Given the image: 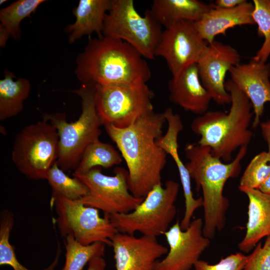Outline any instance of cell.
I'll return each instance as SVG.
<instances>
[{
	"mask_svg": "<svg viewBox=\"0 0 270 270\" xmlns=\"http://www.w3.org/2000/svg\"><path fill=\"white\" fill-rule=\"evenodd\" d=\"M166 122L164 112L153 111L124 128L104 125L126 162L129 190L136 198H144L154 186L162 184L161 174L168 154L157 140Z\"/></svg>",
	"mask_w": 270,
	"mask_h": 270,
	"instance_id": "cell-1",
	"label": "cell"
},
{
	"mask_svg": "<svg viewBox=\"0 0 270 270\" xmlns=\"http://www.w3.org/2000/svg\"><path fill=\"white\" fill-rule=\"evenodd\" d=\"M247 152L248 146H242L232 162L224 163L212 154L208 147L190 143L184 148L188 160L186 166L196 191L201 190L202 193L203 234L210 240L225 226L230 203L224 194V187L228 179L239 175Z\"/></svg>",
	"mask_w": 270,
	"mask_h": 270,
	"instance_id": "cell-2",
	"label": "cell"
},
{
	"mask_svg": "<svg viewBox=\"0 0 270 270\" xmlns=\"http://www.w3.org/2000/svg\"><path fill=\"white\" fill-rule=\"evenodd\" d=\"M76 63L75 73L81 84L146 83L152 76L145 58L134 48L108 36L89 38Z\"/></svg>",
	"mask_w": 270,
	"mask_h": 270,
	"instance_id": "cell-3",
	"label": "cell"
},
{
	"mask_svg": "<svg viewBox=\"0 0 270 270\" xmlns=\"http://www.w3.org/2000/svg\"><path fill=\"white\" fill-rule=\"evenodd\" d=\"M225 86L231 97L229 112L208 110L194 118L190 128L200 136L198 144L208 147L214 156L229 162L237 149L250 142L252 132L249 128L254 112L249 99L230 80Z\"/></svg>",
	"mask_w": 270,
	"mask_h": 270,
	"instance_id": "cell-4",
	"label": "cell"
},
{
	"mask_svg": "<svg viewBox=\"0 0 270 270\" xmlns=\"http://www.w3.org/2000/svg\"><path fill=\"white\" fill-rule=\"evenodd\" d=\"M72 92L81 98L82 112L74 122L63 113L45 114L43 120L56 128L59 138L56 164L64 172L75 170L86 147L99 140L102 122L96 106V84H81Z\"/></svg>",
	"mask_w": 270,
	"mask_h": 270,
	"instance_id": "cell-5",
	"label": "cell"
},
{
	"mask_svg": "<svg viewBox=\"0 0 270 270\" xmlns=\"http://www.w3.org/2000/svg\"><path fill=\"white\" fill-rule=\"evenodd\" d=\"M179 184L172 180L154 186L132 211L126 214H104L118 232L157 237L164 234L176 214L175 204Z\"/></svg>",
	"mask_w": 270,
	"mask_h": 270,
	"instance_id": "cell-6",
	"label": "cell"
},
{
	"mask_svg": "<svg viewBox=\"0 0 270 270\" xmlns=\"http://www.w3.org/2000/svg\"><path fill=\"white\" fill-rule=\"evenodd\" d=\"M162 32L150 10L142 16L136 9L133 0H112L102 34L126 42L144 58L152 60Z\"/></svg>",
	"mask_w": 270,
	"mask_h": 270,
	"instance_id": "cell-7",
	"label": "cell"
},
{
	"mask_svg": "<svg viewBox=\"0 0 270 270\" xmlns=\"http://www.w3.org/2000/svg\"><path fill=\"white\" fill-rule=\"evenodd\" d=\"M58 135L55 127L44 120L28 125L16 135L12 159L17 169L30 179H46L56 162Z\"/></svg>",
	"mask_w": 270,
	"mask_h": 270,
	"instance_id": "cell-8",
	"label": "cell"
},
{
	"mask_svg": "<svg viewBox=\"0 0 270 270\" xmlns=\"http://www.w3.org/2000/svg\"><path fill=\"white\" fill-rule=\"evenodd\" d=\"M96 106L103 125L128 127L154 111V93L146 83L96 84Z\"/></svg>",
	"mask_w": 270,
	"mask_h": 270,
	"instance_id": "cell-9",
	"label": "cell"
},
{
	"mask_svg": "<svg viewBox=\"0 0 270 270\" xmlns=\"http://www.w3.org/2000/svg\"><path fill=\"white\" fill-rule=\"evenodd\" d=\"M51 204L54 208L56 220L62 237L72 236L78 242L88 246L100 242L110 246L118 232L108 216H100L99 210L84 205L80 200H71L52 194Z\"/></svg>",
	"mask_w": 270,
	"mask_h": 270,
	"instance_id": "cell-10",
	"label": "cell"
},
{
	"mask_svg": "<svg viewBox=\"0 0 270 270\" xmlns=\"http://www.w3.org/2000/svg\"><path fill=\"white\" fill-rule=\"evenodd\" d=\"M114 172V176H107L100 167H95L84 174H72L88 188V194L80 199L84 205L112 214L130 212L142 202L144 198L134 196L129 190L128 170L116 168Z\"/></svg>",
	"mask_w": 270,
	"mask_h": 270,
	"instance_id": "cell-11",
	"label": "cell"
},
{
	"mask_svg": "<svg viewBox=\"0 0 270 270\" xmlns=\"http://www.w3.org/2000/svg\"><path fill=\"white\" fill-rule=\"evenodd\" d=\"M207 45L194 22L182 21L162 32L154 56L165 60L172 76H174L196 64Z\"/></svg>",
	"mask_w": 270,
	"mask_h": 270,
	"instance_id": "cell-12",
	"label": "cell"
},
{
	"mask_svg": "<svg viewBox=\"0 0 270 270\" xmlns=\"http://www.w3.org/2000/svg\"><path fill=\"white\" fill-rule=\"evenodd\" d=\"M202 228L201 218L192 220L185 230L176 221L164 234L168 250L153 270H192L210 243V240L204 235Z\"/></svg>",
	"mask_w": 270,
	"mask_h": 270,
	"instance_id": "cell-13",
	"label": "cell"
},
{
	"mask_svg": "<svg viewBox=\"0 0 270 270\" xmlns=\"http://www.w3.org/2000/svg\"><path fill=\"white\" fill-rule=\"evenodd\" d=\"M240 60L236 48L214 40L208 44L196 63L202 84L218 104H230V95L225 86L226 75Z\"/></svg>",
	"mask_w": 270,
	"mask_h": 270,
	"instance_id": "cell-14",
	"label": "cell"
},
{
	"mask_svg": "<svg viewBox=\"0 0 270 270\" xmlns=\"http://www.w3.org/2000/svg\"><path fill=\"white\" fill-rule=\"evenodd\" d=\"M116 270H153L168 248L156 237L117 232L112 239Z\"/></svg>",
	"mask_w": 270,
	"mask_h": 270,
	"instance_id": "cell-15",
	"label": "cell"
},
{
	"mask_svg": "<svg viewBox=\"0 0 270 270\" xmlns=\"http://www.w3.org/2000/svg\"><path fill=\"white\" fill-rule=\"evenodd\" d=\"M230 80L250 100L254 114L252 126L260 123L264 104L270 102V64L252 58L248 63L239 64L229 70Z\"/></svg>",
	"mask_w": 270,
	"mask_h": 270,
	"instance_id": "cell-16",
	"label": "cell"
},
{
	"mask_svg": "<svg viewBox=\"0 0 270 270\" xmlns=\"http://www.w3.org/2000/svg\"><path fill=\"white\" fill-rule=\"evenodd\" d=\"M164 113L168 123V129L166 134L158 140L157 144L171 156L176 166L185 203V210L181 223L184 226H188L192 220L195 211L202 207V198H194L192 189L191 177L178 152V138L180 132L184 128L182 119L180 115L174 113L170 108H166Z\"/></svg>",
	"mask_w": 270,
	"mask_h": 270,
	"instance_id": "cell-17",
	"label": "cell"
},
{
	"mask_svg": "<svg viewBox=\"0 0 270 270\" xmlns=\"http://www.w3.org/2000/svg\"><path fill=\"white\" fill-rule=\"evenodd\" d=\"M168 88L170 100L185 110L198 116L208 110L212 98L201 82L196 64L172 76Z\"/></svg>",
	"mask_w": 270,
	"mask_h": 270,
	"instance_id": "cell-18",
	"label": "cell"
},
{
	"mask_svg": "<svg viewBox=\"0 0 270 270\" xmlns=\"http://www.w3.org/2000/svg\"><path fill=\"white\" fill-rule=\"evenodd\" d=\"M253 10L252 2L246 0L231 8H218L212 3L210 9L194 24L202 38L210 44L215 40L216 36L225 34L230 28L254 24L252 16Z\"/></svg>",
	"mask_w": 270,
	"mask_h": 270,
	"instance_id": "cell-19",
	"label": "cell"
},
{
	"mask_svg": "<svg viewBox=\"0 0 270 270\" xmlns=\"http://www.w3.org/2000/svg\"><path fill=\"white\" fill-rule=\"evenodd\" d=\"M239 190L248 197V204L246 230L238 248L242 252H249L262 238L270 236V194L258 189Z\"/></svg>",
	"mask_w": 270,
	"mask_h": 270,
	"instance_id": "cell-20",
	"label": "cell"
},
{
	"mask_svg": "<svg viewBox=\"0 0 270 270\" xmlns=\"http://www.w3.org/2000/svg\"><path fill=\"white\" fill-rule=\"evenodd\" d=\"M112 0H80L73 10L75 22L66 27L68 41L72 43L82 36L95 32L102 37L105 18L111 8Z\"/></svg>",
	"mask_w": 270,
	"mask_h": 270,
	"instance_id": "cell-21",
	"label": "cell"
},
{
	"mask_svg": "<svg viewBox=\"0 0 270 270\" xmlns=\"http://www.w3.org/2000/svg\"><path fill=\"white\" fill-rule=\"evenodd\" d=\"M198 0H154L150 12L166 28L182 21L196 22L212 8Z\"/></svg>",
	"mask_w": 270,
	"mask_h": 270,
	"instance_id": "cell-22",
	"label": "cell"
},
{
	"mask_svg": "<svg viewBox=\"0 0 270 270\" xmlns=\"http://www.w3.org/2000/svg\"><path fill=\"white\" fill-rule=\"evenodd\" d=\"M15 76L4 71V78L0 80V120H4L19 114L24 108V102L30 91V81L25 78L13 80Z\"/></svg>",
	"mask_w": 270,
	"mask_h": 270,
	"instance_id": "cell-23",
	"label": "cell"
},
{
	"mask_svg": "<svg viewBox=\"0 0 270 270\" xmlns=\"http://www.w3.org/2000/svg\"><path fill=\"white\" fill-rule=\"evenodd\" d=\"M44 0H18L0 11V46L4 47L9 37L18 40L21 36L20 24L34 13Z\"/></svg>",
	"mask_w": 270,
	"mask_h": 270,
	"instance_id": "cell-24",
	"label": "cell"
},
{
	"mask_svg": "<svg viewBox=\"0 0 270 270\" xmlns=\"http://www.w3.org/2000/svg\"><path fill=\"white\" fill-rule=\"evenodd\" d=\"M122 158L112 145L98 140L86 147L74 173L84 174L95 167L110 168L120 164Z\"/></svg>",
	"mask_w": 270,
	"mask_h": 270,
	"instance_id": "cell-25",
	"label": "cell"
},
{
	"mask_svg": "<svg viewBox=\"0 0 270 270\" xmlns=\"http://www.w3.org/2000/svg\"><path fill=\"white\" fill-rule=\"evenodd\" d=\"M14 224L12 213L4 210L2 212L0 220V265H8L14 270H30L24 267L18 261L14 248L10 242V232ZM56 257L48 268L42 270H54L56 266L60 252L58 243Z\"/></svg>",
	"mask_w": 270,
	"mask_h": 270,
	"instance_id": "cell-26",
	"label": "cell"
},
{
	"mask_svg": "<svg viewBox=\"0 0 270 270\" xmlns=\"http://www.w3.org/2000/svg\"><path fill=\"white\" fill-rule=\"evenodd\" d=\"M66 260L62 270H82L93 258L103 256L106 244L98 242L88 246L78 242L72 236L65 238Z\"/></svg>",
	"mask_w": 270,
	"mask_h": 270,
	"instance_id": "cell-27",
	"label": "cell"
},
{
	"mask_svg": "<svg viewBox=\"0 0 270 270\" xmlns=\"http://www.w3.org/2000/svg\"><path fill=\"white\" fill-rule=\"evenodd\" d=\"M46 180L52 188V194L61 195L71 200H79L85 196L88 188L78 178H70L55 162L48 171Z\"/></svg>",
	"mask_w": 270,
	"mask_h": 270,
	"instance_id": "cell-28",
	"label": "cell"
},
{
	"mask_svg": "<svg viewBox=\"0 0 270 270\" xmlns=\"http://www.w3.org/2000/svg\"><path fill=\"white\" fill-rule=\"evenodd\" d=\"M252 2L253 20L258 26V35L264 38L262 46L252 58L266 63L270 55V0H253Z\"/></svg>",
	"mask_w": 270,
	"mask_h": 270,
	"instance_id": "cell-29",
	"label": "cell"
},
{
	"mask_svg": "<svg viewBox=\"0 0 270 270\" xmlns=\"http://www.w3.org/2000/svg\"><path fill=\"white\" fill-rule=\"evenodd\" d=\"M270 174V153L262 152L254 156L245 169L238 188L259 189Z\"/></svg>",
	"mask_w": 270,
	"mask_h": 270,
	"instance_id": "cell-30",
	"label": "cell"
},
{
	"mask_svg": "<svg viewBox=\"0 0 270 270\" xmlns=\"http://www.w3.org/2000/svg\"><path fill=\"white\" fill-rule=\"evenodd\" d=\"M246 260L247 256L238 252L222 258L215 264L200 260L194 268V270H243Z\"/></svg>",
	"mask_w": 270,
	"mask_h": 270,
	"instance_id": "cell-31",
	"label": "cell"
},
{
	"mask_svg": "<svg viewBox=\"0 0 270 270\" xmlns=\"http://www.w3.org/2000/svg\"><path fill=\"white\" fill-rule=\"evenodd\" d=\"M243 270H270V236L266 237L263 246L259 242L247 256Z\"/></svg>",
	"mask_w": 270,
	"mask_h": 270,
	"instance_id": "cell-32",
	"label": "cell"
},
{
	"mask_svg": "<svg viewBox=\"0 0 270 270\" xmlns=\"http://www.w3.org/2000/svg\"><path fill=\"white\" fill-rule=\"evenodd\" d=\"M106 266V260L102 256H96L89 262L87 270H104Z\"/></svg>",
	"mask_w": 270,
	"mask_h": 270,
	"instance_id": "cell-33",
	"label": "cell"
},
{
	"mask_svg": "<svg viewBox=\"0 0 270 270\" xmlns=\"http://www.w3.org/2000/svg\"><path fill=\"white\" fill-rule=\"evenodd\" d=\"M246 0H216L214 4L218 8H231L242 4Z\"/></svg>",
	"mask_w": 270,
	"mask_h": 270,
	"instance_id": "cell-34",
	"label": "cell"
},
{
	"mask_svg": "<svg viewBox=\"0 0 270 270\" xmlns=\"http://www.w3.org/2000/svg\"><path fill=\"white\" fill-rule=\"evenodd\" d=\"M260 126L262 136L268 145V152L270 153V120L260 122Z\"/></svg>",
	"mask_w": 270,
	"mask_h": 270,
	"instance_id": "cell-35",
	"label": "cell"
},
{
	"mask_svg": "<svg viewBox=\"0 0 270 270\" xmlns=\"http://www.w3.org/2000/svg\"><path fill=\"white\" fill-rule=\"evenodd\" d=\"M258 190L264 193L270 194V174Z\"/></svg>",
	"mask_w": 270,
	"mask_h": 270,
	"instance_id": "cell-36",
	"label": "cell"
},
{
	"mask_svg": "<svg viewBox=\"0 0 270 270\" xmlns=\"http://www.w3.org/2000/svg\"><path fill=\"white\" fill-rule=\"evenodd\" d=\"M6 1V0H1L0 1V4H4V2H5Z\"/></svg>",
	"mask_w": 270,
	"mask_h": 270,
	"instance_id": "cell-37",
	"label": "cell"
}]
</instances>
